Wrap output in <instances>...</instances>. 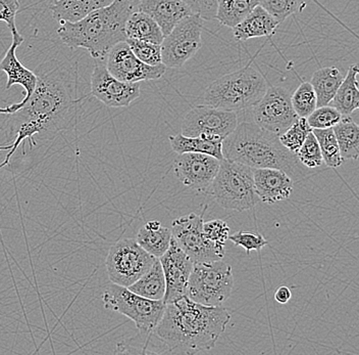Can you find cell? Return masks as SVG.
Segmentation results:
<instances>
[{"instance_id": "cell-1", "label": "cell", "mask_w": 359, "mask_h": 355, "mask_svg": "<svg viewBox=\"0 0 359 355\" xmlns=\"http://www.w3.org/2000/svg\"><path fill=\"white\" fill-rule=\"evenodd\" d=\"M37 76L32 96L19 111L11 114L13 127H17L15 138L11 145L0 147V150H10L0 169L10 164L11 156L26 139L32 148L35 136L51 138L77 124L82 101L78 93L77 67L67 62L44 63Z\"/></svg>"}, {"instance_id": "cell-2", "label": "cell", "mask_w": 359, "mask_h": 355, "mask_svg": "<svg viewBox=\"0 0 359 355\" xmlns=\"http://www.w3.org/2000/svg\"><path fill=\"white\" fill-rule=\"evenodd\" d=\"M230 320L224 307L208 306L184 296L165 304L154 333L172 354H198L215 347Z\"/></svg>"}, {"instance_id": "cell-3", "label": "cell", "mask_w": 359, "mask_h": 355, "mask_svg": "<svg viewBox=\"0 0 359 355\" xmlns=\"http://www.w3.org/2000/svg\"><path fill=\"white\" fill-rule=\"evenodd\" d=\"M137 0H114L77 22H62L60 39L72 49H84L94 60H105L118 42L126 41V23L136 11Z\"/></svg>"}, {"instance_id": "cell-4", "label": "cell", "mask_w": 359, "mask_h": 355, "mask_svg": "<svg viewBox=\"0 0 359 355\" xmlns=\"http://www.w3.org/2000/svg\"><path fill=\"white\" fill-rule=\"evenodd\" d=\"M226 160L238 162L251 168H276L292 179L304 174L295 154L283 147L279 136L266 131L255 123L242 122L223 141Z\"/></svg>"}, {"instance_id": "cell-5", "label": "cell", "mask_w": 359, "mask_h": 355, "mask_svg": "<svg viewBox=\"0 0 359 355\" xmlns=\"http://www.w3.org/2000/svg\"><path fill=\"white\" fill-rule=\"evenodd\" d=\"M266 89L268 83L260 72L247 66L213 81L202 93L199 103L237 113L253 107Z\"/></svg>"}, {"instance_id": "cell-6", "label": "cell", "mask_w": 359, "mask_h": 355, "mask_svg": "<svg viewBox=\"0 0 359 355\" xmlns=\"http://www.w3.org/2000/svg\"><path fill=\"white\" fill-rule=\"evenodd\" d=\"M217 203L228 210H250L259 199L255 192L253 168L223 159L210 188Z\"/></svg>"}, {"instance_id": "cell-7", "label": "cell", "mask_w": 359, "mask_h": 355, "mask_svg": "<svg viewBox=\"0 0 359 355\" xmlns=\"http://www.w3.org/2000/svg\"><path fill=\"white\" fill-rule=\"evenodd\" d=\"M234 276L223 260L194 264L188 283L187 297L208 306H222L232 294Z\"/></svg>"}, {"instance_id": "cell-8", "label": "cell", "mask_w": 359, "mask_h": 355, "mask_svg": "<svg viewBox=\"0 0 359 355\" xmlns=\"http://www.w3.org/2000/svg\"><path fill=\"white\" fill-rule=\"evenodd\" d=\"M105 309L114 310L133 321L143 333L154 331L165 309L163 300H151L137 295L128 288L111 283L102 295Z\"/></svg>"}, {"instance_id": "cell-9", "label": "cell", "mask_w": 359, "mask_h": 355, "mask_svg": "<svg viewBox=\"0 0 359 355\" xmlns=\"http://www.w3.org/2000/svg\"><path fill=\"white\" fill-rule=\"evenodd\" d=\"M156 259L136 240L123 239L109 249L105 266L111 283L128 288L147 273Z\"/></svg>"}, {"instance_id": "cell-10", "label": "cell", "mask_w": 359, "mask_h": 355, "mask_svg": "<svg viewBox=\"0 0 359 355\" xmlns=\"http://www.w3.org/2000/svg\"><path fill=\"white\" fill-rule=\"evenodd\" d=\"M204 19L199 13L184 18L161 44V60L167 68H181L202 46Z\"/></svg>"}, {"instance_id": "cell-11", "label": "cell", "mask_w": 359, "mask_h": 355, "mask_svg": "<svg viewBox=\"0 0 359 355\" xmlns=\"http://www.w3.org/2000/svg\"><path fill=\"white\" fill-rule=\"evenodd\" d=\"M203 222L202 215L191 213L175 219L170 229L175 241L189 256L193 264L222 260L224 256V246L206 239Z\"/></svg>"}, {"instance_id": "cell-12", "label": "cell", "mask_w": 359, "mask_h": 355, "mask_svg": "<svg viewBox=\"0 0 359 355\" xmlns=\"http://www.w3.org/2000/svg\"><path fill=\"white\" fill-rule=\"evenodd\" d=\"M251 109L253 123L278 136L298 118L292 107L290 92L280 86H268L266 93Z\"/></svg>"}, {"instance_id": "cell-13", "label": "cell", "mask_w": 359, "mask_h": 355, "mask_svg": "<svg viewBox=\"0 0 359 355\" xmlns=\"http://www.w3.org/2000/svg\"><path fill=\"white\" fill-rule=\"evenodd\" d=\"M238 125L236 112L199 105L186 115L182 123V134L189 138L224 141Z\"/></svg>"}, {"instance_id": "cell-14", "label": "cell", "mask_w": 359, "mask_h": 355, "mask_svg": "<svg viewBox=\"0 0 359 355\" xmlns=\"http://www.w3.org/2000/svg\"><path fill=\"white\" fill-rule=\"evenodd\" d=\"M105 66L114 77L127 83L161 79L167 71L163 64L149 66L141 62L126 41L118 42L109 51Z\"/></svg>"}, {"instance_id": "cell-15", "label": "cell", "mask_w": 359, "mask_h": 355, "mask_svg": "<svg viewBox=\"0 0 359 355\" xmlns=\"http://www.w3.org/2000/svg\"><path fill=\"white\" fill-rule=\"evenodd\" d=\"M91 75V93L109 108L129 107L140 96L139 83L116 79L107 71L105 60H95Z\"/></svg>"}, {"instance_id": "cell-16", "label": "cell", "mask_w": 359, "mask_h": 355, "mask_svg": "<svg viewBox=\"0 0 359 355\" xmlns=\"http://www.w3.org/2000/svg\"><path fill=\"white\" fill-rule=\"evenodd\" d=\"M221 160L201 153L179 154L174 162V170L182 183L191 190L206 193L219 169Z\"/></svg>"}, {"instance_id": "cell-17", "label": "cell", "mask_w": 359, "mask_h": 355, "mask_svg": "<svg viewBox=\"0 0 359 355\" xmlns=\"http://www.w3.org/2000/svg\"><path fill=\"white\" fill-rule=\"evenodd\" d=\"M165 278V304L187 296L188 283L193 264L189 256L178 246L174 238L170 240L167 252L159 257Z\"/></svg>"}, {"instance_id": "cell-18", "label": "cell", "mask_w": 359, "mask_h": 355, "mask_svg": "<svg viewBox=\"0 0 359 355\" xmlns=\"http://www.w3.org/2000/svg\"><path fill=\"white\" fill-rule=\"evenodd\" d=\"M11 36H13V42H11L10 49L6 51V56L0 62V71H4L8 76L6 89H10L13 85H20V86L24 87L25 96L20 103H13L6 108H0V114L6 115L15 114V112L19 111L25 103L29 100V98L32 96L38 82L37 74L34 73L30 69L26 68L15 55L18 47L24 42V38L18 30L13 31Z\"/></svg>"}, {"instance_id": "cell-19", "label": "cell", "mask_w": 359, "mask_h": 355, "mask_svg": "<svg viewBox=\"0 0 359 355\" xmlns=\"http://www.w3.org/2000/svg\"><path fill=\"white\" fill-rule=\"evenodd\" d=\"M255 192L259 201L266 204L289 199L293 192V179L276 168H253Z\"/></svg>"}, {"instance_id": "cell-20", "label": "cell", "mask_w": 359, "mask_h": 355, "mask_svg": "<svg viewBox=\"0 0 359 355\" xmlns=\"http://www.w3.org/2000/svg\"><path fill=\"white\" fill-rule=\"evenodd\" d=\"M137 11L147 13L167 36L184 18L195 13L183 0H139Z\"/></svg>"}, {"instance_id": "cell-21", "label": "cell", "mask_w": 359, "mask_h": 355, "mask_svg": "<svg viewBox=\"0 0 359 355\" xmlns=\"http://www.w3.org/2000/svg\"><path fill=\"white\" fill-rule=\"evenodd\" d=\"M280 23L264 8L257 6L240 23L233 27L236 40L246 41L252 38L273 35Z\"/></svg>"}, {"instance_id": "cell-22", "label": "cell", "mask_w": 359, "mask_h": 355, "mask_svg": "<svg viewBox=\"0 0 359 355\" xmlns=\"http://www.w3.org/2000/svg\"><path fill=\"white\" fill-rule=\"evenodd\" d=\"M172 231L157 220H150L139 229L136 242L154 257L159 258L167 252L172 240Z\"/></svg>"}, {"instance_id": "cell-23", "label": "cell", "mask_w": 359, "mask_h": 355, "mask_svg": "<svg viewBox=\"0 0 359 355\" xmlns=\"http://www.w3.org/2000/svg\"><path fill=\"white\" fill-rule=\"evenodd\" d=\"M112 1L114 0H56L50 11L58 23H74L93 11L109 6Z\"/></svg>"}, {"instance_id": "cell-24", "label": "cell", "mask_w": 359, "mask_h": 355, "mask_svg": "<svg viewBox=\"0 0 359 355\" xmlns=\"http://www.w3.org/2000/svg\"><path fill=\"white\" fill-rule=\"evenodd\" d=\"M358 66L352 65L348 69L342 83L330 105L335 108L342 116H350L359 108Z\"/></svg>"}, {"instance_id": "cell-25", "label": "cell", "mask_w": 359, "mask_h": 355, "mask_svg": "<svg viewBox=\"0 0 359 355\" xmlns=\"http://www.w3.org/2000/svg\"><path fill=\"white\" fill-rule=\"evenodd\" d=\"M126 35L130 39L141 40L151 44H163V31L156 22L147 13L134 11L126 23Z\"/></svg>"}, {"instance_id": "cell-26", "label": "cell", "mask_w": 359, "mask_h": 355, "mask_svg": "<svg viewBox=\"0 0 359 355\" xmlns=\"http://www.w3.org/2000/svg\"><path fill=\"white\" fill-rule=\"evenodd\" d=\"M343 79L344 76L337 67H325L314 72L309 83L316 92L318 107L330 105Z\"/></svg>"}, {"instance_id": "cell-27", "label": "cell", "mask_w": 359, "mask_h": 355, "mask_svg": "<svg viewBox=\"0 0 359 355\" xmlns=\"http://www.w3.org/2000/svg\"><path fill=\"white\" fill-rule=\"evenodd\" d=\"M137 295L151 300H163L165 294V278L159 258H157L149 271L141 276L131 286L128 287Z\"/></svg>"}, {"instance_id": "cell-28", "label": "cell", "mask_w": 359, "mask_h": 355, "mask_svg": "<svg viewBox=\"0 0 359 355\" xmlns=\"http://www.w3.org/2000/svg\"><path fill=\"white\" fill-rule=\"evenodd\" d=\"M343 160H358L359 157V127L350 118L343 116L333 127Z\"/></svg>"}, {"instance_id": "cell-29", "label": "cell", "mask_w": 359, "mask_h": 355, "mask_svg": "<svg viewBox=\"0 0 359 355\" xmlns=\"http://www.w3.org/2000/svg\"><path fill=\"white\" fill-rule=\"evenodd\" d=\"M170 147L178 153H201V154L210 155L219 160H223V141H213L201 138H189L183 134L170 136Z\"/></svg>"}, {"instance_id": "cell-30", "label": "cell", "mask_w": 359, "mask_h": 355, "mask_svg": "<svg viewBox=\"0 0 359 355\" xmlns=\"http://www.w3.org/2000/svg\"><path fill=\"white\" fill-rule=\"evenodd\" d=\"M257 6L258 0H217L215 19L233 28Z\"/></svg>"}, {"instance_id": "cell-31", "label": "cell", "mask_w": 359, "mask_h": 355, "mask_svg": "<svg viewBox=\"0 0 359 355\" xmlns=\"http://www.w3.org/2000/svg\"><path fill=\"white\" fill-rule=\"evenodd\" d=\"M313 134L320 145L323 161L330 168H338L343 164L340 149L333 128L327 129H313Z\"/></svg>"}, {"instance_id": "cell-32", "label": "cell", "mask_w": 359, "mask_h": 355, "mask_svg": "<svg viewBox=\"0 0 359 355\" xmlns=\"http://www.w3.org/2000/svg\"><path fill=\"white\" fill-rule=\"evenodd\" d=\"M311 131H313V128L309 127L307 119L298 117L297 120L284 134L279 136V141L283 147L286 148L293 154H296Z\"/></svg>"}, {"instance_id": "cell-33", "label": "cell", "mask_w": 359, "mask_h": 355, "mask_svg": "<svg viewBox=\"0 0 359 355\" xmlns=\"http://www.w3.org/2000/svg\"><path fill=\"white\" fill-rule=\"evenodd\" d=\"M291 103L298 117L307 118L318 108L316 94L309 82H303L291 94Z\"/></svg>"}, {"instance_id": "cell-34", "label": "cell", "mask_w": 359, "mask_h": 355, "mask_svg": "<svg viewBox=\"0 0 359 355\" xmlns=\"http://www.w3.org/2000/svg\"><path fill=\"white\" fill-rule=\"evenodd\" d=\"M128 46L133 51L135 56L149 66H157L163 64L161 60V44H151V42L141 41V40L126 39Z\"/></svg>"}, {"instance_id": "cell-35", "label": "cell", "mask_w": 359, "mask_h": 355, "mask_svg": "<svg viewBox=\"0 0 359 355\" xmlns=\"http://www.w3.org/2000/svg\"><path fill=\"white\" fill-rule=\"evenodd\" d=\"M298 161L307 168H318L324 163L320 145L313 131L307 136L300 149L296 153Z\"/></svg>"}, {"instance_id": "cell-36", "label": "cell", "mask_w": 359, "mask_h": 355, "mask_svg": "<svg viewBox=\"0 0 359 355\" xmlns=\"http://www.w3.org/2000/svg\"><path fill=\"white\" fill-rule=\"evenodd\" d=\"M342 117L335 108L327 105L316 108L306 119L313 129H327L335 127Z\"/></svg>"}, {"instance_id": "cell-37", "label": "cell", "mask_w": 359, "mask_h": 355, "mask_svg": "<svg viewBox=\"0 0 359 355\" xmlns=\"http://www.w3.org/2000/svg\"><path fill=\"white\" fill-rule=\"evenodd\" d=\"M258 6L273 15L279 23L290 17L299 6V0H258Z\"/></svg>"}, {"instance_id": "cell-38", "label": "cell", "mask_w": 359, "mask_h": 355, "mask_svg": "<svg viewBox=\"0 0 359 355\" xmlns=\"http://www.w3.org/2000/svg\"><path fill=\"white\" fill-rule=\"evenodd\" d=\"M228 240H230L235 246L242 247L247 254L251 251L262 250L264 247L269 245L268 240L264 239V235L250 231H238L234 235H229Z\"/></svg>"}, {"instance_id": "cell-39", "label": "cell", "mask_w": 359, "mask_h": 355, "mask_svg": "<svg viewBox=\"0 0 359 355\" xmlns=\"http://www.w3.org/2000/svg\"><path fill=\"white\" fill-rule=\"evenodd\" d=\"M203 233L206 239L219 246H224L230 235V228L224 220L215 219L203 222Z\"/></svg>"}, {"instance_id": "cell-40", "label": "cell", "mask_w": 359, "mask_h": 355, "mask_svg": "<svg viewBox=\"0 0 359 355\" xmlns=\"http://www.w3.org/2000/svg\"><path fill=\"white\" fill-rule=\"evenodd\" d=\"M19 8V0H0V22H6L11 32L18 30L15 17Z\"/></svg>"}, {"instance_id": "cell-41", "label": "cell", "mask_w": 359, "mask_h": 355, "mask_svg": "<svg viewBox=\"0 0 359 355\" xmlns=\"http://www.w3.org/2000/svg\"><path fill=\"white\" fill-rule=\"evenodd\" d=\"M139 2V0H137ZM195 13H199L204 20L215 19L217 0H183Z\"/></svg>"}, {"instance_id": "cell-42", "label": "cell", "mask_w": 359, "mask_h": 355, "mask_svg": "<svg viewBox=\"0 0 359 355\" xmlns=\"http://www.w3.org/2000/svg\"><path fill=\"white\" fill-rule=\"evenodd\" d=\"M292 297L291 290L286 286H280L276 290L275 300L280 304H287Z\"/></svg>"}]
</instances>
